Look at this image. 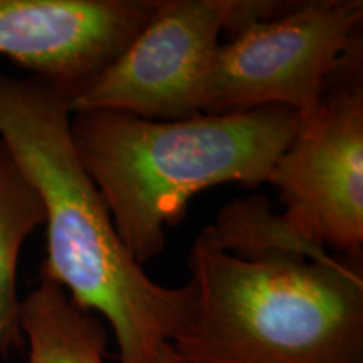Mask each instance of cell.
I'll return each mask as SVG.
<instances>
[{
  "label": "cell",
  "instance_id": "cell-1",
  "mask_svg": "<svg viewBox=\"0 0 363 363\" xmlns=\"http://www.w3.org/2000/svg\"><path fill=\"white\" fill-rule=\"evenodd\" d=\"M67 99L45 81L0 74V140L38 190L48 247L40 278L115 331L120 363H150L174 343L194 313L192 284L165 288L148 278L121 242L110 208L79 162Z\"/></svg>",
  "mask_w": 363,
  "mask_h": 363
},
{
  "label": "cell",
  "instance_id": "cell-2",
  "mask_svg": "<svg viewBox=\"0 0 363 363\" xmlns=\"http://www.w3.org/2000/svg\"><path fill=\"white\" fill-rule=\"evenodd\" d=\"M301 126L281 106L182 121L113 110L71 113V140L120 235L140 266L165 249V225L185 217L202 190L266 184Z\"/></svg>",
  "mask_w": 363,
  "mask_h": 363
},
{
  "label": "cell",
  "instance_id": "cell-3",
  "mask_svg": "<svg viewBox=\"0 0 363 363\" xmlns=\"http://www.w3.org/2000/svg\"><path fill=\"white\" fill-rule=\"evenodd\" d=\"M180 363H363L362 257L233 254L197 235Z\"/></svg>",
  "mask_w": 363,
  "mask_h": 363
},
{
  "label": "cell",
  "instance_id": "cell-4",
  "mask_svg": "<svg viewBox=\"0 0 363 363\" xmlns=\"http://www.w3.org/2000/svg\"><path fill=\"white\" fill-rule=\"evenodd\" d=\"M362 27V0L289 2L276 16L246 22L219 45L202 113L281 106L305 123L320 110L330 81L363 61Z\"/></svg>",
  "mask_w": 363,
  "mask_h": 363
},
{
  "label": "cell",
  "instance_id": "cell-5",
  "mask_svg": "<svg viewBox=\"0 0 363 363\" xmlns=\"http://www.w3.org/2000/svg\"><path fill=\"white\" fill-rule=\"evenodd\" d=\"M363 62L330 81L320 110L272 167L289 233L313 247L362 257Z\"/></svg>",
  "mask_w": 363,
  "mask_h": 363
},
{
  "label": "cell",
  "instance_id": "cell-6",
  "mask_svg": "<svg viewBox=\"0 0 363 363\" xmlns=\"http://www.w3.org/2000/svg\"><path fill=\"white\" fill-rule=\"evenodd\" d=\"M242 0H157L147 24L71 113L113 110L153 121L202 115L203 89L220 35L238 21Z\"/></svg>",
  "mask_w": 363,
  "mask_h": 363
},
{
  "label": "cell",
  "instance_id": "cell-7",
  "mask_svg": "<svg viewBox=\"0 0 363 363\" xmlns=\"http://www.w3.org/2000/svg\"><path fill=\"white\" fill-rule=\"evenodd\" d=\"M157 0H0V56L79 98L123 52Z\"/></svg>",
  "mask_w": 363,
  "mask_h": 363
},
{
  "label": "cell",
  "instance_id": "cell-8",
  "mask_svg": "<svg viewBox=\"0 0 363 363\" xmlns=\"http://www.w3.org/2000/svg\"><path fill=\"white\" fill-rule=\"evenodd\" d=\"M21 328L29 347L27 363H106V330L83 311L61 286L40 278L21 301Z\"/></svg>",
  "mask_w": 363,
  "mask_h": 363
},
{
  "label": "cell",
  "instance_id": "cell-9",
  "mask_svg": "<svg viewBox=\"0 0 363 363\" xmlns=\"http://www.w3.org/2000/svg\"><path fill=\"white\" fill-rule=\"evenodd\" d=\"M45 224L38 190L0 140V357L26 347L17 267L24 242Z\"/></svg>",
  "mask_w": 363,
  "mask_h": 363
},
{
  "label": "cell",
  "instance_id": "cell-10",
  "mask_svg": "<svg viewBox=\"0 0 363 363\" xmlns=\"http://www.w3.org/2000/svg\"><path fill=\"white\" fill-rule=\"evenodd\" d=\"M150 363H180L179 358H177L174 348H172L170 343H163L158 347V350L153 355L152 362Z\"/></svg>",
  "mask_w": 363,
  "mask_h": 363
}]
</instances>
